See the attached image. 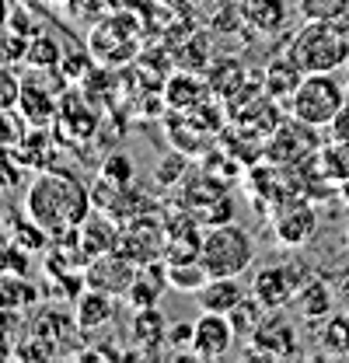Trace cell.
Here are the masks:
<instances>
[{
	"mask_svg": "<svg viewBox=\"0 0 349 363\" xmlns=\"http://www.w3.org/2000/svg\"><path fill=\"white\" fill-rule=\"evenodd\" d=\"M301 21H346L349 0H297Z\"/></svg>",
	"mask_w": 349,
	"mask_h": 363,
	"instance_id": "cell-31",
	"label": "cell"
},
{
	"mask_svg": "<svg viewBox=\"0 0 349 363\" xmlns=\"http://www.w3.org/2000/svg\"><path fill=\"white\" fill-rule=\"evenodd\" d=\"M269 315V308L262 304L255 294H245V301L231 311V321H234V332H238V339H252L255 332H259V325L265 321Z\"/></svg>",
	"mask_w": 349,
	"mask_h": 363,
	"instance_id": "cell-26",
	"label": "cell"
},
{
	"mask_svg": "<svg viewBox=\"0 0 349 363\" xmlns=\"http://www.w3.org/2000/svg\"><path fill=\"white\" fill-rule=\"evenodd\" d=\"M130 332H133V342L143 353H157L165 346V335H168V318L157 311V304L154 308H140V311H133Z\"/></svg>",
	"mask_w": 349,
	"mask_h": 363,
	"instance_id": "cell-23",
	"label": "cell"
},
{
	"mask_svg": "<svg viewBox=\"0 0 349 363\" xmlns=\"http://www.w3.org/2000/svg\"><path fill=\"white\" fill-rule=\"evenodd\" d=\"M290 308L304 318V321H325V318L332 315V290H328V283H325L321 276H311L307 283L297 286Z\"/></svg>",
	"mask_w": 349,
	"mask_h": 363,
	"instance_id": "cell-21",
	"label": "cell"
},
{
	"mask_svg": "<svg viewBox=\"0 0 349 363\" xmlns=\"http://www.w3.org/2000/svg\"><path fill=\"white\" fill-rule=\"evenodd\" d=\"M314 272L307 269L301 259H290V262H276V266H262L255 269V279H252V294L259 297L269 311L276 308H287L297 294V286L307 283Z\"/></svg>",
	"mask_w": 349,
	"mask_h": 363,
	"instance_id": "cell-10",
	"label": "cell"
},
{
	"mask_svg": "<svg viewBox=\"0 0 349 363\" xmlns=\"http://www.w3.org/2000/svg\"><path fill=\"white\" fill-rule=\"evenodd\" d=\"M339 192H343V199H349V179L343 182V185H339Z\"/></svg>",
	"mask_w": 349,
	"mask_h": 363,
	"instance_id": "cell-44",
	"label": "cell"
},
{
	"mask_svg": "<svg viewBox=\"0 0 349 363\" xmlns=\"http://www.w3.org/2000/svg\"><path fill=\"white\" fill-rule=\"evenodd\" d=\"M140 28H143L140 11H112L109 18H101L91 28V39H87L94 63H105V67H116V70L123 63H133L136 52H140Z\"/></svg>",
	"mask_w": 349,
	"mask_h": 363,
	"instance_id": "cell-5",
	"label": "cell"
},
{
	"mask_svg": "<svg viewBox=\"0 0 349 363\" xmlns=\"http://www.w3.org/2000/svg\"><path fill=\"white\" fill-rule=\"evenodd\" d=\"M74 88L67 84V77L52 67V70H35L28 67V74L21 77V98H18V112L28 119V126H52L56 108L63 91Z\"/></svg>",
	"mask_w": 349,
	"mask_h": 363,
	"instance_id": "cell-6",
	"label": "cell"
},
{
	"mask_svg": "<svg viewBox=\"0 0 349 363\" xmlns=\"http://www.w3.org/2000/svg\"><path fill=\"white\" fill-rule=\"evenodd\" d=\"M238 18L255 32H279L287 25V0H238Z\"/></svg>",
	"mask_w": 349,
	"mask_h": 363,
	"instance_id": "cell-24",
	"label": "cell"
},
{
	"mask_svg": "<svg viewBox=\"0 0 349 363\" xmlns=\"http://www.w3.org/2000/svg\"><path fill=\"white\" fill-rule=\"evenodd\" d=\"M314 230H318V210L311 206L307 196L287 199V203L272 213V234H276V241H279L283 248H290V252L304 248L307 241L314 238Z\"/></svg>",
	"mask_w": 349,
	"mask_h": 363,
	"instance_id": "cell-11",
	"label": "cell"
},
{
	"mask_svg": "<svg viewBox=\"0 0 349 363\" xmlns=\"http://www.w3.org/2000/svg\"><path fill=\"white\" fill-rule=\"evenodd\" d=\"M49 241H52V238H49L28 213H25V220H14V224H11V245H18V248H25V252H39Z\"/></svg>",
	"mask_w": 349,
	"mask_h": 363,
	"instance_id": "cell-35",
	"label": "cell"
},
{
	"mask_svg": "<svg viewBox=\"0 0 349 363\" xmlns=\"http://www.w3.org/2000/svg\"><path fill=\"white\" fill-rule=\"evenodd\" d=\"M136 262L126 259L119 248L116 252H105V255H94L84 266V286L91 290H101V294H112V297H126L136 279Z\"/></svg>",
	"mask_w": 349,
	"mask_h": 363,
	"instance_id": "cell-12",
	"label": "cell"
},
{
	"mask_svg": "<svg viewBox=\"0 0 349 363\" xmlns=\"http://www.w3.org/2000/svg\"><path fill=\"white\" fill-rule=\"evenodd\" d=\"M301 81H304V70L294 63L290 52L272 56V60L262 67V88H265L269 98H276V101H283V105L294 98V91L301 88Z\"/></svg>",
	"mask_w": 349,
	"mask_h": 363,
	"instance_id": "cell-18",
	"label": "cell"
},
{
	"mask_svg": "<svg viewBox=\"0 0 349 363\" xmlns=\"http://www.w3.org/2000/svg\"><path fill=\"white\" fill-rule=\"evenodd\" d=\"M101 126V108L87 101V94L77 84L63 91L60 98V108H56V119H52V136L67 147H81L87 140H94Z\"/></svg>",
	"mask_w": 349,
	"mask_h": 363,
	"instance_id": "cell-8",
	"label": "cell"
},
{
	"mask_svg": "<svg viewBox=\"0 0 349 363\" xmlns=\"http://www.w3.org/2000/svg\"><path fill=\"white\" fill-rule=\"evenodd\" d=\"M214 60H210V39L199 32V35H192L189 43H182L174 49V67L178 70H192V74H206V67H210Z\"/></svg>",
	"mask_w": 349,
	"mask_h": 363,
	"instance_id": "cell-27",
	"label": "cell"
},
{
	"mask_svg": "<svg viewBox=\"0 0 349 363\" xmlns=\"http://www.w3.org/2000/svg\"><path fill=\"white\" fill-rule=\"evenodd\" d=\"M189 172H192V157H189L185 150L174 147L172 154H165V157L157 161L154 182H157V189H178V182H185Z\"/></svg>",
	"mask_w": 349,
	"mask_h": 363,
	"instance_id": "cell-28",
	"label": "cell"
},
{
	"mask_svg": "<svg viewBox=\"0 0 349 363\" xmlns=\"http://www.w3.org/2000/svg\"><path fill=\"white\" fill-rule=\"evenodd\" d=\"M199 262L206 266L210 276H245L255 262V238L234 220L206 227Z\"/></svg>",
	"mask_w": 349,
	"mask_h": 363,
	"instance_id": "cell-4",
	"label": "cell"
},
{
	"mask_svg": "<svg viewBox=\"0 0 349 363\" xmlns=\"http://www.w3.org/2000/svg\"><path fill=\"white\" fill-rule=\"evenodd\" d=\"M77 238H81L87 262H91L94 255H105V252L119 248V220H112L105 210H91L87 220L77 227Z\"/></svg>",
	"mask_w": 349,
	"mask_h": 363,
	"instance_id": "cell-17",
	"label": "cell"
},
{
	"mask_svg": "<svg viewBox=\"0 0 349 363\" xmlns=\"http://www.w3.org/2000/svg\"><path fill=\"white\" fill-rule=\"evenodd\" d=\"M116 301H119V297L84 286V290L74 297V321H77V332L105 328V325L116 318Z\"/></svg>",
	"mask_w": 349,
	"mask_h": 363,
	"instance_id": "cell-19",
	"label": "cell"
},
{
	"mask_svg": "<svg viewBox=\"0 0 349 363\" xmlns=\"http://www.w3.org/2000/svg\"><path fill=\"white\" fill-rule=\"evenodd\" d=\"M328 136L336 140V143H343V147H349V101L343 105V112L332 119V126H328Z\"/></svg>",
	"mask_w": 349,
	"mask_h": 363,
	"instance_id": "cell-41",
	"label": "cell"
},
{
	"mask_svg": "<svg viewBox=\"0 0 349 363\" xmlns=\"http://www.w3.org/2000/svg\"><path fill=\"white\" fill-rule=\"evenodd\" d=\"M98 179L109 182V185H116V189H126V185H133V161L123 154V150H112V154L101 161Z\"/></svg>",
	"mask_w": 349,
	"mask_h": 363,
	"instance_id": "cell-36",
	"label": "cell"
},
{
	"mask_svg": "<svg viewBox=\"0 0 349 363\" xmlns=\"http://www.w3.org/2000/svg\"><path fill=\"white\" fill-rule=\"evenodd\" d=\"M346 101H349V88L339 74H304L301 88L294 91V98L287 101V112L311 123V126H318V130H328Z\"/></svg>",
	"mask_w": 349,
	"mask_h": 363,
	"instance_id": "cell-3",
	"label": "cell"
},
{
	"mask_svg": "<svg viewBox=\"0 0 349 363\" xmlns=\"http://www.w3.org/2000/svg\"><path fill=\"white\" fill-rule=\"evenodd\" d=\"M325 143L318 140V126H311L304 119L290 116L283 119L269 140H265V161L276 164V168H301L307 161H314V154L321 150Z\"/></svg>",
	"mask_w": 349,
	"mask_h": 363,
	"instance_id": "cell-7",
	"label": "cell"
},
{
	"mask_svg": "<svg viewBox=\"0 0 349 363\" xmlns=\"http://www.w3.org/2000/svg\"><path fill=\"white\" fill-rule=\"evenodd\" d=\"M165 290H172V286H168V262H165V259L143 262V266L136 269V279H133L130 294H126V304H130L133 311L154 308Z\"/></svg>",
	"mask_w": 349,
	"mask_h": 363,
	"instance_id": "cell-16",
	"label": "cell"
},
{
	"mask_svg": "<svg viewBox=\"0 0 349 363\" xmlns=\"http://www.w3.org/2000/svg\"><path fill=\"white\" fill-rule=\"evenodd\" d=\"M206 279H210V272H206V266L199 259H192V262H168V286L172 290L196 294Z\"/></svg>",
	"mask_w": 349,
	"mask_h": 363,
	"instance_id": "cell-29",
	"label": "cell"
},
{
	"mask_svg": "<svg viewBox=\"0 0 349 363\" xmlns=\"http://www.w3.org/2000/svg\"><path fill=\"white\" fill-rule=\"evenodd\" d=\"M7 14H11V4L0 0V25H7Z\"/></svg>",
	"mask_w": 349,
	"mask_h": 363,
	"instance_id": "cell-42",
	"label": "cell"
},
{
	"mask_svg": "<svg viewBox=\"0 0 349 363\" xmlns=\"http://www.w3.org/2000/svg\"><path fill=\"white\" fill-rule=\"evenodd\" d=\"M60 60H63V45L56 43L49 32H43V35H32V39H28V60H25V67H35V70H52V67H60Z\"/></svg>",
	"mask_w": 349,
	"mask_h": 363,
	"instance_id": "cell-30",
	"label": "cell"
},
{
	"mask_svg": "<svg viewBox=\"0 0 349 363\" xmlns=\"http://www.w3.org/2000/svg\"><path fill=\"white\" fill-rule=\"evenodd\" d=\"M321 350L325 353H349V315H328L321 328Z\"/></svg>",
	"mask_w": 349,
	"mask_h": 363,
	"instance_id": "cell-34",
	"label": "cell"
},
{
	"mask_svg": "<svg viewBox=\"0 0 349 363\" xmlns=\"http://www.w3.org/2000/svg\"><path fill=\"white\" fill-rule=\"evenodd\" d=\"M161 4H185V0H161Z\"/></svg>",
	"mask_w": 349,
	"mask_h": 363,
	"instance_id": "cell-46",
	"label": "cell"
},
{
	"mask_svg": "<svg viewBox=\"0 0 349 363\" xmlns=\"http://www.w3.org/2000/svg\"><path fill=\"white\" fill-rule=\"evenodd\" d=\"M94 210L91 189L77 175L45 168L25 189V213L43 227L49 238L77 230L87 220V213Z\"/></svg>",
	"mask_w": 349,
	"mask_h": 363,
	"instance_id": "cell-1",
	"label": "cell"
},
{
	"mask_svg": "<svg viewBox=\"0 0 349 363\" xmlns=\"http://www.w3.org/2000/svg\"><path fill=\"white\" fill-rule=\"evenodd\" d=\"M165 245H168V227H165V213H140L126 224H119V252L133 259L136 266L165 259Z\"/></svg>",
	"mask_w": 349,
	"mask_h": 363,
	"instance_id": "cell-9",
	"label": "cell"
},
{
	"mask_svg": "<svg viewBox=\"0 0 349 363\" xmlns=\"http://www.w3.org/2000/svg\"><path fill=\"white\" fill-rule=\"evenodd\" d=\"M18 98H21V74L14 67H0V112L18 108Z\"/></svg>",
	"mask_w": 349,
	"mask_h": 363,
	"instance_id": "cell-40",
	"label": "cell"
},
{
	"mask_svg": "<svg viewBox=\"0 0 349 363\" xmlns=\"http://www.w3.org/2000/svg\"><path fill=\"white\" fill-rule=\"evenodd\" d=\"M343 81H346V88H349V60H346V67H343Z\"/></svg>",
	"mask_w": 349,
	"mask_h": 363,
	"instance_id": "cell-45",
	"label": "cell"
},
{
	"mask_svg": "<svg viewBox=\"0 0 349 363\" xmlns=\"http://www.w3.org/2000/svg\"><path fill=\"white\" fill-rule=\"evenodd\" d=\"M287 52L304 74H343L349 60V18L346 21H304L290 39Z\"/></svg>",
	"mask_w": 349,
	"mask_h": 363,
	"instance_id": "cell-2",
	"label": "cell"
},
{
	"mask_svg": "<svg viewBox=\"0 0 349 363\" xmlns=\"http://www.w3.org/2000/svg\"><path fill=\"white\" fill-rule=\"evenodd\" d=\"M241 276H210L199 290L196 301L203 311H217V315H231L241 301H245V286L238 283Z\"/></svg>",
	"mask_w": 349,
	"mask_h": 363,
	"instance_id": "cell-20",
	"label": "cell"
},
{
	"mask_svg": "<svg viewBox=\"0 0 349 363\" xmlns=\"http://www.w3.org/2000/svg\"><path fill=\"white\" fill-rule=\"evenodd\" d=\"M234 321L231 315H217V311H203L196 318V335H192V357L196 360H220L234 350Z\"/></svg>",
	"mask_w": 349,
	"mask_h": 363,
	"instance_id": "cell-14",
	"label": "cell"
},
{
	"mask_svg": "<svg viewBox=\"0 0 349 363\" xmlns=\"http://www.w3.org/2000/svg\"><path fill=\"white\" fill-rule=\"evenodd\" d=\"M252 350L248 357H262V360H283V357H294L297 353V328L294 321L283 315V308L269 311L265 321L259 325V332L248 339Z\"/></svg>",
	"mask_w": 349,
	"mask_h": 363,
	"instance_id": "cell-13",
	"label": "cell"
},
{
	"mask_svg": "<svg viewBox=\"0 0 349 363\" xmlns=\"http://www.w3.org/2000/svg\"><path fill=\"white\" fill-rule=\"evenodd\" d=\"M248 77H252V74H248V70H245L234 56L214 60V63L206 67V84H210V94H214V98H220V101H227V98L241 88Z\"/></svg>",
	"mask_w": 349,
	"mask_h": 363,
	"instance_id": "cell-25",
	"label": "cell"
},
{
	"mask_svg": "<svg viewBox=\"0 0 349 363\" xmlns=\"http://www.w3.org/2000/svg\"><path fill=\"white\" fill-rule=\"evenodd\" d=\"M161 98H165V108L168 112H189L196 108L199 101L210 98V84L203 74H192V70H172L161 84Z\"/></svg>",
	"mask_w": 349,
	"mask_h": 363,
	"instance_id": "cell-15",
	"label": "cell"
},
{
	"mask_svg": "<svg viewBox=\"0 0 349 363\" xmlns=\"http://www.w3.org/2000/svg\"><path fill=\"white\" fill-rule=\"evenodd\" d=\"M7 28L18 32V35H25V39H32V35H43V18H39V11L32 4L14 0L11 4V14H7Z\"/></svg>",
	"mask_w": 349,
	"mask_h": 363,
	"instance_id": "cell-33",
	"label": "cell"
},
{
	"mask_svg": "<svg viewBox=\"0 0 349 363\" xmlns=\"http://www.w3.org/2000/svg\"><path fill=\"white\" fill-rule=\"evenodd\" d=\"M339 286H343V290H349V269L339 272Z\"/></svg>",
	"mask_w": 349,
	"mask_h": 363,
	"instance_id": "cell-43",
	"label": "cell"
},
{
	"mask_svg": "<svg viewBox=\"0 0 349 363\" xmlns=\"http://www.w3.org/2000/svg\"><path fill=\"white\" fill-rule=\"evenodd\" d=\"M192 335H196V321H168V335H165V346L178 350V353H189L192 357Z\"/></svg>",
	"mask_w": 349,
	"mask_h": 363,
	"instance_id": "cell-39",
	"label": "cell"
},
{
	"mask_svg": "<svg viewBox=\"0 0 349 363\" xmlns=\"http://www.w3.org/2000/svg\"><path fill=\"white\" fill-rule=\"evenodd\" d=\"M346 248H349V227H346Z\"/></svg>",
	"mask_w": 349,
	"mask_h": 363,
	"instance_id": "cell-47",
	"label": "cell"
},
{
	"mask_svg": "<svg viewBox=\"0 0 349 363\" xmlns=\"http://www.w3.org/2000/svg\"><path fill=\"white\" fill-rule=\"evenodd\" d=\"M91 67H94V56H91V49L81 52V49H74V52H63V60H60V74L67 77V84H81L87 74H91Z\"/></svg>",
	"mask_w": 349,
	"mask_h": 363,
	"instance_id": "cell-37",
	"label": "cell"
},
{
	"mask_svg": "<svg viewBox=\"0 0 349 363\" xmlns=\"http://www.w3.org/2000/svg\"><path fill=\"white\" fill-rule=\"evenodd\" d=\"M56 147H60V140L52 133H45V126H32L25 140L18 143V150H14V157L25 164V168H32V172H45V168H52V161H56Z\"/></svg>",
	"mask_w": 349,
	"mask_h": 363,
	"instance_id": "cell-22",
	"label": "cell"
},
{
	"mask_svg": "<svg viewBox=\"0 0 349 363\" xmlns=\"http://www.w3.org/2000/svg\"><path fill=\"white\" fill-rule=\"evenodd\" d=\"M28 130H32V126H28V119H25L18 108H4V112H0V154H14Z\"/></svg>",
	"mask_w": 349,
	"mask_h": 363,
	"instance_id": "cell-32",
	"label": "cell"
},
{
	"mask_svg": "<svg viewBox=\"0 0 349 363\" xmlns=\"http://www.w3.org/2000/svg\"><path fill=\"white\" fill-rule=\"evenodd\" d=\"M28 60V39L18 35V32H4L0 35V67H18Z\"/></svg>",
	"mask_w": 349,
	"mask_h": 363,
	"instance_id": "cell-38",
	"label": "cell"
}]
</instances>
